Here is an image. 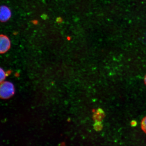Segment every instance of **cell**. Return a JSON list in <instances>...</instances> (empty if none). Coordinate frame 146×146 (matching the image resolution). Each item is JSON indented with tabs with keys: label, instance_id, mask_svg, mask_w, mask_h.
<instances>
[{
	"label": "cell",
	"instance_id": "obj_2",
	"mask_svg": "<svg viewBox=\"0 0 146 146\" xmlns=\"http://www.w3.org/2000/svg\"><path fill=\"white\" fill-rule=\"evenodd\" d=\"M11 43L8 36L0 35V54H3L8 51L11 47Z\"/></svg>",
	"mask_w": 146,
	"mask_h": 146
},
{
	"label": "cell",
	"instance_id": "obj_7",
	"mask_svg": "<svg viewBox=\"0 0 146 146\" xmlns=\"http://www.w3.org/2000/svg\"><path fill=\"white\" fill-rule=\"evenodd\" d=\"M141 125L142 130L146 134V116L142 120Z\"/></svg>",
	"mask_w": 146,
	"mask_h": 146
},
{
	"label": "cell",
	"instance_id": "obj_3",
	"mask_svg": "<svg viewBox=\"0 0 146 146\" xmlns=\"http://www.w3.org/2000/svg\"><path fill=\"white\" fill-rule=\"evenodd\" d=\"M11 16V12L8 7L5 5L0 7V21L5 22L8 21Z\"/></svg>",
	"mask_w": 146,
	"mask_h": 146
},
{
	"label": "cell",
	"instance_id": "obj_4",
	"mask_svg": "<svg viewBox=\"0 0 146 146\" xmlns=\"http://www.w3.org/2000/svg\"><path fill=\"white\" fill-rule=\"evenodd\" d=\"M106 115L104 111L101 108H98L93 115V119L94 122L100 121L103 122L105 117Z\"/></svg>",
	"mask_w": 146,
	"mask_h": 146
},
{
	"label": "cell",
	"instance_id": "obj_8",
	"mask_svg": "<svg viewBox=\"0 0 146 146\" xmlns=\"http://www.w3.org/2000/svg\"><path fill=\"white\" fill-rule=\"evenodd\" d=\"M144 82H145V83L146 86V75L145 76V79H144Z\"/></svg>",
	"mask_w": 146,
	"mask_h": 146
},
{
	"label": "cell",
	"instance_id": "obj_1",
	"mask_svg": "<svg viewBox=\"0 0 146 146\" xmlns=\"http://www.w3.org/2000/svg\"><path fill=\"white\" fill-rule=\"evenodd\" d=\"M15 90L14 86L9 81H3L0 83V98L7 99L14 94Z\"/></svg>",
	"mask_w": 146,
	"mask_h": 146
},
{
	"label": "cell",
	"instance_id": "obj_5",
	"mask_svg": "<svg viewBox=\"0 0 146 146\" xmlns=\"http://www.w3.org/2000/svg\"><path fill=\"white\" fill-rule=\"evenodd\" d=\"M103 122L100 121L94 122V129L96 132H100L103 129Z\"/></svg>",
	"mask_w": 146,
	"mask_h": 146
},
{
	"label": "cell",
	"instance_id": "obj_6",
	"mask_svg": "<svg viewBox=\"0 0 146 146\" xmlns=\"http://www.w3.org/2000/svg\"><path fill=\"white\" fill-rule=\"evenodd\" d=\"M6 76V74L5 70L0 67V83L4 81Z\"/></svg>",
	"mask_w": 146,
	"mask_h": 146
}]
</instances>
